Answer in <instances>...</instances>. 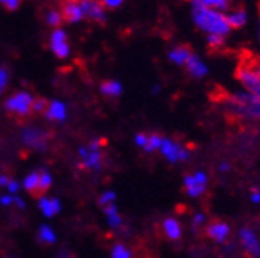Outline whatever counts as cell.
Segmentation results:
<instances>
[{"instance_id":"2e32d148","label":"cell","mask_w":260,"mask_h":258,"mask_svg":"<svg viewBox=\"0 0 260 258\" xmlns=\"http://www.w3.org/2000/svg\"><path fill=\"white\" fill-rule=\"evenodd\" d=\"M162 230H164L167 239H170V241H178L181 238V235H183V230H181L179 222L176 220V218H173V217L164 218Z\"/></svg>"},{"instance_id":"5b68a950","label":"cell","mask_w":260,"mask_h":258,"mask_svg":"<svg viewBox=\"0 0 260 258\" xmlns=\"http://www.w3.org/2000/svg\"><path fill=\"white\" fill-rule=\"evenodd\" d=\"M237 80L240 81V84L244 87V92L251 94L252 97H255L257 100H260V75L255 73L249 63L243 60L238 68H237Z\"/></svg>"},{"instance_id":"3957f363","label":"cell","mask_w":260,"mask_h":258,"mask_svg":"<svg viewBox=\"0 0 260 258\" xmlns=\"http://www.w3.org/2000/svg\"><path fill=\"white\" fill-rule=\"evenodd\" d=\"M34 98L35 97H32L29 92H24V90L15 92L5 101V109H7L8 116L18 122L29 121L35 114L34 113Z\"/></svg>"},{"instance_id":"ba28073f","label":"cell","mask_w":260,"mask_h":258,"mask_svg":"<svg viewBox=\"0 0 260 258\" xmlns=\"http://www.w3.org/2000/svg\"><path fill=\"white\" fill-rule=\"evenodd\" d=\"M49 48L54 53L56 57L65 59L70 54V45H69V38L60 27L54 29L49 35Z\"/></svg>"},{"instance_id":"ac0fdd59","label":"cell","mask_w":260,"mask_h":258,"mask_svg":"<svg viewBox=\"0 0 260 258\" xmlns=\"http://www.w3.org/2000/svg\"><path fill=\"white\" fill-rule=\"evenodd\" d=\"M65 116V108L62 103H57V101H51L49 103V108L45 114L46 119H51V121H60L63 119Z\"/></svg>"},{"instance_id":"f1b7e54d","label":"cell","mask_w":260,"mask_h":258,"mask_svg":"<svg viewBox=\"0 0 260 258\" xmlns=\"http://www.w3.org/2000/svg\"><path fill=\"white\" fill-rule=\"evenodd\" d=\"M205 220H206L205 214L197 212V214L193 215V218H192V227H193V228H199V227H202V225L205 224Z\"/></svg>"},{"instance_id":"9a60e30c","label":"cell","mask_w":260,"mask_h":258,"mask_svg":"<svg viewBox=\"0 0 260 258\" xmlns=\"http://www.w3.org/2000/svg\"><path fill=\"white\" fill-rule=\"evenodd\" d=\"M192 54L193 53L190 51L189 46L178 45L173 49H170V53H168V60H170L172 63H175V65H178V67H184Z\"/></svg>"},{"instance_id":"8fae6325","label":"cell","mask_w":260,"mask_h":258,"mask_svg":"<svg viewBox=\"0 0 260 258\" xmlns=\"http://www.w3.org/2000/svg\"><path fill=\"white\" fill-rule=\"evenodd\" d=\"M240 242L251 256L258 258L260 256V242L255 236V233L251 228H241L240 230Z\"/></svg>"},{"instance_id":"7402d4cb","label":"cell","mask_w":260,"mask_h":258,"mask_svg":"<svg viewBox=\"0 0 260 258\" xmlns=\"http://www.w3.org/2000/svg\"><path fill=\"white\" fill-rule=\"evenodd\" d=\"M49 100L45 98V97H35L34 98V113L35 114H40V116H45L48 108H49Z\"/></svg>"},{"instance_id":"83f0119b","label":"cell","mask_w":260,"mask_h":258,"mask_svg":"<svg viewBox=\"0 0 260 258\" xmlns=\"http://www.w3.org/2000/svg\"><path fill=\"white\" fill-rule=\"evenodd\" d=\"M8 70L5 67H0V90H4L8 84Z\"/></svg>"},{"instance_id":"1f68e13d","label":"cell","mask_w":260,"mask_h":258,"mask_svg":"<svg viewBox=\"0 0 260 258\" xmlns=\"http://www.w3.org/2000/svg\"><path fill=\"white\" fill-rule=\"evenodd\" d=\"M251 201L254 204H258L260 203V187H254L251 190Z\"/></svg>"},{"instance_id":"ffe728a7","label":"cell","mask_w":260,"mask_h":258,"mask_svg":"<svg viewBox=\"0 0 260 258\" xmlns=\"http://www.w3.org/2000/svg\"><path fill=\"white\" fill-rule=\"evenodd\" d=\"M164 139L165 138L162 135H159V133H149L148 135V139H146V144H145V148H143V149H145L146 152L157 151V149H160Z\"/></svg>"},{"instance_id":"484cf974","label":"cell","mask_w":260,"mask_h":258,"mask_svg":"<svg viewBox=\"0 0 260 258\" xmlns=\"http://www.w3.org/2000/svg\"><path fill=\"white\" fill-rule=\"evenodd\" d=\"M21 4H22V0H0V5H2L5 10H8V11L18 10Z\"/></svg>"},{"instance_id":"603a6c76","label":"cell","mask_w":260,"mask_h":258,"mask_svg":"<svg viewBox=\"0 0 260 258\" xmlns=\"http://www.w3.org/2000/svg\"><path fill=\"white\" fill-rule=\"evenodd\" d=\"M40 206H42V209L46 215H54L57 211H59V203L56 200H40Z\"/></svg>"},{"instance_id":"4fadbf2b","label":"cell","mask_w":260,"mask_h":258,"mask_svg":"<svg viewBox=\"0 0 260 258\" xmlns=\"http://www.w3.org/2000/svg\"><path fill=\"white\" fill-rule=\"evenodd\" d=\"M227 21H229V25L230 29H243L246 24H248V19H249V15L248 11H246L243 7H232L227 13Z\"/></svg>"},{"instance_id":"e575fe53","label":"cell","mask_w":260,"mask_h":258,"mask_svg":"<svg viewBox=\"0 0 260 258\" xmlns=\"http://www.w3.org/2000/svg\"><path fill=\"white\" fill-rule=\"evenodd\" d=\"M258 133H260V127H258Z\"/></svg>"},{"instance_id":"6da1fadb","label":"cell","mask_w":260,"mask_h":258,"mask_svg":"<svg viewBox=\"0 0 260 258\" xmlns=\"http://www.w3.org/2000/svg\"><path fill=\"white\" fill-rule=\"evenodd\" d=\"M189 2H190L192 22L202 33H205L206 36H210V35L222 36V38L229 36L232 29H230L224 11L203 7L197 0H189Z\"/></svg>"},{"instance_id":"f546056e","label":"cell","mask_w":260,"mask_h":258,"mask_svg":"<svg viewBox=\"0 0 260 258\" xmlns=\"http://www.w3.org/2000/svg\"><path fill=\"white\" fill-rule=\"evenodd\" d=\"M246 62L249 63V67H251L255 73L260 75V57H248V59H246Z\"/></svg>"},{"instance_id":"5bb4252c","label":"cell","mask_w":260,"mask_h":258,"mask_svg":"<svg viewBox=\"0 0 260 258\" xmlns=\"http://www.w3.org/2000/svg\"><path fill=\"white\" fill-rule=\"evenodd\" d=\"M184 67H186L187 73L192 76V78H195V80L205 78V76L208 75V71H210V70H208V65L203 62V59L199 57L197 54H192Z\"/></svg>"},{"instance_id":"4316f807","label":"cell","mask_w":260,"mask_h":258,"mask_svg":"<svg viewBox=\"0 0 260 258\" xmlns=\"http://www.w3.org/2000/svg\"><path fill=\"white\" fill-rule=\"evenodd\" d=\"M100 4L105 7V10H116L124 4V0H100Z\"/></svg>"},{"instance_id":"cb8c5ba5","label":"cell","mask_w":260,"mask_h":258,"mask_svg":"<svg viewBox=\"0 0 260 258\" xmlns=\"http://www.w3.org/2000/svg\"><path fill=\"white\" fill-rule=\"evenodd\" d=\"M224 43H225V38H222V36H216V35L206 36V45L211 49H220L224 46Z\"/></svg>"},{"instance_id":"d4e9b609","label":"cell","mask_w":260,"mask_h":258,"mask_svg":"<svg viewBox=\"0 0 260 258\" xmlns=\"http://www.w3.org/2000/svg\"><path fill=\"white\" fill-rule=\"evenodd\" d=\"M113 258H132V253L122 244H116L113 249Z\"/></svg>"},{"instance_id":"836d02e7","label":"cell","mask_w":260,"mask_h":258,"mask_svg":"<svg viewBox=\"0 0 260 258\" xmlns=\"http://www.w3.org/2000/svg\"><path fill=\"white\" fill-rule=\"evenodd\" d=\"M257 38H258V43H260V16H258V22H257Z\"/></svg>"},{"instance_id":"30bf717a","label":"cell","mask_w":260,"mask_h":258,"mask_svg":"<svg viewBox=\"0 0 260 258\" xmlns=\"http://www.w3.org/2000/svg\"><path fill=\"white\" fill-rule=\"evenodd\" d=\"M60 15L65 22H80L84 19L80 0H60Z\"/></svg>"},{"instance_id":"8992f818","label":"cell","mask_w":260,"mask_h":258,"mask_svg":"<svg viewBox=\"0 0 260 258\" xmlns=\"http://www.w3.org/2000/svg\"><path fill=\"white\" fill-rule=\"evenodd\" d=\"M84 19L97 24L107 22V10L100 4V0H80Z\"/></svg>"},{"instance_id":"52a82bcc","label":"cell","mask_w":260,"mask_h":258,"mask_svg":"<svg viewBox=\"0 0 260 258\" xmlns=\"http://www.w3.org/2000/svg\"><path fill=\"white\" fill-rule=\"evenodd\" d=\"M206 182H208V174L205 171H197L193 174H189L184 177V189L187 195L192 198L202 197L206 190Z\"/></svg>"},{"instance_id":"d6986e66","label":"cell","mask_w":260,"mask_h":258,"mask_svg":"<svg viewBox=\"0 0 260 258\" xmlns=\"http://www.w3.org/2000/svg\"><path fill=\"white\" fill-rule=\"evenodd\" d=\"M199 4H202L203 7L213 8V10H219L227 13L232 8V0H197Z\"/></svg>"},{"instance_id":"9c48e42d","label":"cell","mask_w":260,"mask_h":258,"mask_svg":"<svg viewBox=\"0 0 260 258\" xmlns=\"http://www.w3.org/2000/svg\"><path fill=\"white\" fill-rule=\"evenodd\" d=\"M160 152L162 156L172 163H178V162H184L189 159V151L184 149L181 144H178L173 139H164V143L160 146Z\"/></svg>"},{"instance_id":"277c9868","label":"cell","mask_w":260,"mask_h":258,"mask_svg":"<svg viewBox=\"0 0 260 258\" xmlns=\"http://www.w3.org/2000/svg\"><path fill=\"white\" fill-rule=\"evenodd\" d=\"M24 187L34 200H43L51 189V176L45 170L34 171L25 177Z\"/></svg>"},{"instance_id":"e0dca14e","label":"cell","mask_w":260,"mask_h":258,"mask_svg":"<svg viewBox=\"0 0 260 258\" xmlns=\"http://www.w3.org/2000/svg\"><path fill=\"white\" fill-rule=\"evenodd\" d=\"M100 92L105 97H119L122 94V86L114 80H105L100 83Z\"/></svg>"},{"instance_id":"7a4b0ae2","label":"cell","mask_w":260,"mask_h":258,"mask_svg":"<svg viewBox=\"0 0 260 258\" xmlns=\"http://www.w3.org/2000/svg\"><path fill=\"white\" fill-rule=\"evenodd\" d=\"M224 108L235 118L260 121V100L252 97L248 92H235L229 94L222 100Z\"/></svg>"},{"instance_id":"44dd1931","label":"cell","mask_w":260,"mask_h":258,"mask_svg":"<svg viewBox=\"0 0 260 258\" xmlns=\"http://www.w3.org/2000/svg\"><path fill=\"white\" fill-rule=\"evenodd\" d=\"M62 22H63V19L60 15V10L51 8L46 11V24L48 25H51V27H54V29H59Z\"/></svg>"},{"instance_id":"7c38bea8","label":"cell","mask_w":260,"mask_h":258,"mask_svg":"<svg viewBox=\"0 0 260 258\" xmlns=\"http://www.w3.org/2000/svg\"><path fill=\"white\" fill-rule=\"evenodd\" d=\"M206 235L210 236L213 241L216 242H225L230 236V227L229 224L225 222H220V220H216V222H211L206 225Z\"/></svg>"},{"instance_id":"d6a6232c","label":"cell","mask_w":260,"mask_h":258,"mask_svg":"<svg viewBox=\"0 0 260 258\" xmlns=\"http://www.w3.org/2000/svg\"><path fill=\"white\" fill-rule=\"evenodd\" d=\"M219 168H220V171H224V173H225V171H229L230 165H229V163H220V165H219Z\"/></svg>"},{"instance_id":"4dcf8cb0","label":"cell","mask_w":260,"mask_h":258,"mask_svg":"<svg viewBox=\"0 0 260 258\" xmlns=\"http://www.w3.org/2000/svg\"><path fill=\"white\" fill-rule=\"evenodd\" d=\"M146 139H148V133H138V135L135 136V143H137L140 148H145Z\"/></svg>"}]
</instances>
